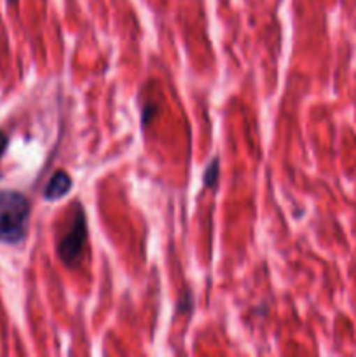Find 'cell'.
Segmentation results:
<instances>
[{
  "label": "cell",
  "instance_id": "1",
  "mask_svg": "<svg viewBox=\"0 0 356 357\" xmlns=\"http://www.w3.org/2000/svg\"><path fill=\"white\" fill-rule=\"evenodd\" d=\"M30 202L21 192L0 190V243L20 244L30 222Z\"/></svg>",
  "mask_w": 356,
  "mask_h": 357
},
{
  "label": "cell",
  "instance_id": "2",
  "mask_svg": "<svg viewBox=\"0 0 356 357\" xmlns=\"http://www.w3.org/2000/svg\"><path fill=\"white\" fill-rule=\"evenodd\" d=\"M87 239V223L86 216H84L82 208L77 209L75 220H73L72 227L68 229V232L61 237L58 244V253L59 258L63 260V264H66L68 267L75 265L79 261L80 255H82L84 246H86Z\"/></svg>",
  "mask_w": 356,
  "mask_h": 357
},
{
  "label": "cell",
  "instance_id": "3",
  "mask_svg": "<svg viewBox=\"0 0 356 357\" xmlns=\"http://www.w3.org/2000/svg\"><path fill=\"white\" fill-rule=\"evenodd\" d=\"M70 188H72V178L65 171H56L49 183L45 185L44 199L45 201H58L68 194Z\"/></svg>",
  "mask_w": 356,
  "mask_h": 357
},
{
  "label": "cell",
  "instance_id": "4",
  "mask_svg": "<svg viewBox=\"0 0 356 357\" xmlns=\"http://www.w3.org/2000/svg\"><path fill=\"white\" fill-rule=\"evenodd\" d=\"M216 176H218V162L213 160L212 166H209L208 171L205 173V183L208 185V187H215Z\"/></svg>",
  "mask_w": 356,
  "mask_h": 357
},
{
  "label": "cell",
  "instance_id": "5",
  "mask_svg": "<svg viewBox=\"0 0 356 357\" xmlns=\"http://www.w3.org/2000/svg\"><path fill=\"white\" fill-rule=\"evenodd\" d=\"M7 145H9V136H7L6 132L0 131V159H2V155L6 153Z\"/></svg>",
  "mask_w": 356,
  "mask_h": 357
},
{
  "label": "cell",
  "instance_id": "6",
  "mask_svg": "<svg viewBox=\"0 0 356 357\" xmlns=\"http://www.w3.org/2000/svg\"><path fill=\"white\" fill-rule=\"evenodd\" d=\"M7 2H9V3H14V2H16V0H7Z\"/></svg>",
  "mask_w": 356,
  "mask_h": 357
}]
</instances>
